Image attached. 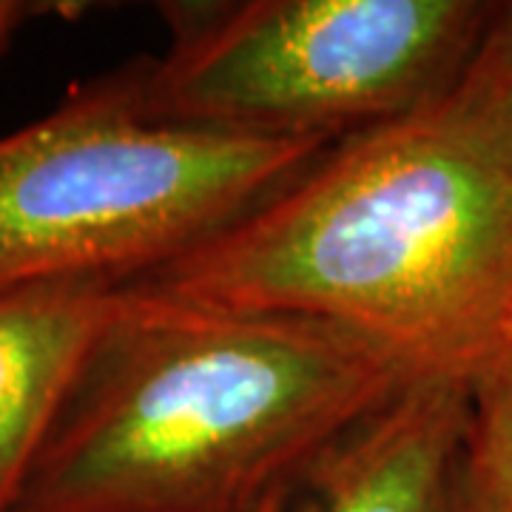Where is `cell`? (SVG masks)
I'll list each match as a JSON object with an SVG mask.
<instances>
[{
    "instance_id": "cell-1",
    "label": "cell",
    "mask_w": 512,
    "mask_h": 512,
    "mask_svg": "<svg viewBox=\"0 0 512 512\" xmlns=\"http://www.w3.org/2000/svg\"><path fill=\"white\" fill-rule=\"evenodd\" d=\"M140 285L350 330L416 379L473 382L512 325V86L481 46L439 100L316 157Z\"/></svg>"
},
{
    "instance_id": "cell-2",
    "label": "cell",
    "mask_w": 512,
    "mask_h": 512,
    "mask_svg": "<svg viewBox=\"0 0 512 512\" xmlns=\"http://www.w3.org/2000/svg\"><path fill=\"white\" fill-rule=\"evenodd\" d=\"M413 379L328 322L131 282L12 512H239Z\"/></svg>"
},
{
    "instance_id": "cell-3",
    "label": "cell",
    "mask_w": 512,
    "mask_h": 512,
    "mask_svg": "<svg viewBox=\"0 0 512 512\" xmlns=\"http://www.w3.org/2000/svg\"><path fill=\"white\" fill-rule=\"evenodd\" d=\"M328 140L154 120L134 66L77 83L0 137V293L137 282L296 180Z\"/></svg>"
},
{
    "instance_id": "cell-4",
    "label": "cell",
    "mask_w": 512,
    "mask_h": 512,
    "mask_svg": "<svg viewBox=\"0 0 512 512\" xmlns=\"http://www.w3.org/2000/svg\"><path fill=\"white\" fill-rule=\"evenodd\" d=\"M481 0H163L131 60L154 120L339 143L447 94L484 46Z\"/></svg>"
},
{
    "instance_id": "cell-5",
    "label": "cell",
    "mask_w": 512,
    "mask_h": 512,
    "mask_svg": "<svg viewBox=\"0 0 512 512\" xmlns=\"http://www.w3.org/2000/svg\"><path fill=\"white\" fill-rule=\"evenodd\" d=\"M470 382L413 379L239 512H441Z\"/></svg>"
},
{
    "instance_id": "cell-6",
    "label": "cell",
    "mask_w": 512,
    "mask_h": 512,
    "mask_svg": "<svg viewBox=\"0 0 512 512\" xmlns=\"http://www.w3.org/2000/svg\"><path fill=\"white\" fill-rule=\"evenodd\" d=\"M131 282L69 279L0 293V512H12Z\"/></svg>"
},
{
    "instance_id": "cell-7",
    "label": "cell",
    "mask_w": 512,
    "mask_h": 512,
    "mask_svg": "<svg viewBox=\"0 0 512 512\" xmlns=\"http://www.w3.org/2000/svg\"><path fill=\"white\" fill-rule=\"evenodd\" d=\"M441 512H512V348L470 382V413Z\"/></svg>"
},
{
    "instance_id": "cell-8",
    "label": "cell",
    "mask_w": 512,
    "mask_h": 512,
    "mask_svg": "<svg viewBox=\"0 0 512 512\" xmlns=\"http://www.w3.org/2000/svg\"><path fill=\"white\" fill-rule=\"evenodd\" d=\"M69 9H83L72 3H57V0H0V57L6 55L20 35V29H26L32 20L49 18V15H69Z\"/></svg>"
},
{
    "instance_id": "cell-9",
    "label": "cell",
    "mask_w": 512,
    "mask_h": 512,
    "mask_svg": "<svg viewBox=\"0 0 512 512\" xmlns=\"http://www.w3.org/2000/svg\"><path fill=\"white\" fill-rule=\"evenodd\" d=\"M484 49L493 55L498 69L504 72L512 86V3H498L493 26L484 37Z\"/></svg>"
},
{
    "instance_id": "cell-10",
    "label": "cell",
    "mask_w": 512,
    "mask_h": 512,
    "mask_svg": "<svg viewBox=\"0 0 512 512\" xmlns=\"http://www.w3.org/2000/svg\"><path fill=\"white\" fill-rule=\"evenodd\" d=\"M507 348H512V325H510V333H507Z\"/></svg>"
}]
</instances>
